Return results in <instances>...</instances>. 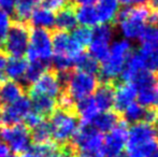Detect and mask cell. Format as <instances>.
I'll return each mask as SVG.
<instances>
[{
  "label": "cell",
  "instance_id": "49",
  "mask_svg": "<svg viewBox=\"0 0 158 157\" xmlns=\"http://www.w3.org/2000/svg\"><path fill=\"white\" fill-rule=\"evenodd\" d=\"M153 2V6H154V9H156L158 11V0H152Z\"/></svg>",
  "mask_w": 158,
  "mask_h": 157
},
{
  "label": "cell",
  "instance_id": "48",
  "mask_svg": "<svg viewBox=\"0 0 158 157\" xmlns=\"http://www.w3.org/2000/svg\"><path fill=\"white\" fill-rule=\"evenodd\" d=\"M70 1L79 6H93L98 0H70Z\"/></svg>",
  "mask_w": 158,
  "mask_h": 157
},
{
  "label": "cell",
  "instance_id": "53",
  "mask_svg": "<svg viewBox=\"0 0 158 157\" xmlns=\"http://www.w3.org/2000/svg\"><path fill=\"white\" fill-rule=\"evenodd\" d=\"M8 157H16V156H15V155H11V154H10V155H9Z\"/></svg>",
  "mask_w": 158,
  "mask_h": 157
},
{
  "label": "cell",
  "instance_id": "16",
  "mask_svg": "<svg viewBox=\"0 0 158 157\" xmlns=\"http://www.w3.org/2000/svg\"><path fill=\"white\" fill-rule=\"evenodd\" d=\"M138 88L135 84L124 82L115 86L114 89V105L115 110L118 112H123L124 110L135 102L137 99Z\"/></svg>",
  "mask_w": 158,
  "mask_h": 157
},
{
  "label": "cell",
  "instance_id": "32",
  "mask_svg": "<svg viewBox=\"0 0 158 157\" xmlns=\"http://www.w3.org/2000/svg\"><path fill=\"white\" fill-rule=\"evenodd\" d=\"M30 136H31V140L35 144L51 142V140H52V129H51V125L48 121H42L39 125L32 128Z\"/></svg>",
  "mask_w": 158,
  "mask_h": 157
},
{
  "label": "cell",
  "instance_id": "10",
  "mask_svg": "<svg viewBox=\"0 0 158 157\" xmlns=\"http://www.w3.org/2000/svg\"><path fill=\"white\" fill-rule=\"evenodd\" d=\"M128 124L125 121L118 122L114 128L103 139L104 157H121L123 156L128 138Z\"/></svg>",
  "mask_w": 158,
  "mask_h": 157
},
{
  "label": "cell",
  "instance_id": "18",
  "mask_svg": "<svg viewBox=\"0 0 158 157\" xmlns=\"http://www.w3.org/2000/svg\"><path fill=\"white\" fill-rule=\"evenodd\" d=\"M25 88L21 83L15 81H4L0 85V105H9L24 96Z\"/></svg>",
  "mask_w": 158,
  "mask_h": 157
},
{
  "label": "cell",
  "instance_id": "23",
  "mask_svg": "<svg viewBox=\"0 0 158 157\" xmlns=\"http://www.w3.org/2000/svg\"><path fill=\"white\" fill-rule=\"evenodd\" d=\"M28 63L24 58L10 57L6 59V68H4V76L11 81L21 83L24 78V74L27 69Z\"/></svg>",
  "mask_w": 158,
  "mask_h": 157
},
{
  "label": "cell",
  "instance_id": "27",
  "mask_svg": "<svg viewBox=\"0 0 158 157\" xmlns=\"http://www.w3.org/2000/svg\"><path fill=\"white\" fill-rule=\"evenodd\" d=\"M75 12L77 23L85 27H96L100 24L99 17H98L97 10L94 6H79Z\"/></svg>",
  "mask_w": 158,
  "mask_h": 157
},
{
  "label": "cell",
  "instance_id": "39",
  "mask_svg": "<svg viewBox=\"0 0 158 157\" xmlns=\"http://www.w3.org/2000/svg\"><path fill=\"white\" fill-rule=\"evenodd\" d=\"M43 121V116H41L40 114H38L37 112L35 111H30L29 113L26 115V118H24V123H25V126L27 128H35V126L39 125L41 122Z\"/></svg>",
  "mask_w": 158,
  "mask_h": 157
},
{
  "label": "cell",
  "instance_id": "25",
  "mask_svg": "<svg viewBox=\"0 0 158 157\" xmlns=\"http://www.w3.org/2000/svg\"><path fill=\"white\" fill-rule=\"evenodd\" d=\"M77 25L75 12L72 8H66L59 11L55 16V27L60 31H72Z\"/></svg>",
  "mask_w": 158,
  "mask_h": 157
},
{
  "label": "cell",
  "instance_id": "42",
  "mask_svg": "<svg viewBox=\"0 0 158 157\" xmlns=\"http://www.w3.org/2000/svg\"><path fill=\"white\" fill-rule=\"evenodd\" d=\"M17 2H19V0H0V9H2L10 14V13H13Z\"/></svg>",
  "mask_w": 158,
  "mask_h": 157
},
{
  "label": "cell",
  "instance_id": "55",
  "mask_svg": "<svg viewBox=\"0 0 158 157\" xmlns=\"http://www.w3.org/2000/svg\"><path fill=\"white\" fill-rule=\"evenodd\" d=\"M157 138H158V130H157Z\"/></svg>",
  "mask_w": 158,
  "mask_h": 157
},
{
  "label": "cell",
  "instance_id": "3",
  "mask_svg": "<svg viewBox=\"0 0 158 157\" xmlns=\"http://www.w3.org/2000/svg\"><path fill=\"white\" fill-rule=\"evenodd\" d=\"M132 46L128 40H116L110 46L106 58L101 63L99 76L103 83L114 84V81L121 76L126 61L131 54Z\"/></svg>",
  "mask_w": 158,
  "mask_h": 157
},
{
  "label": "cell",
  "instance_id": "33",
  "mask_svg": "<svg viewBox=\"0 0 158 157\" xmlns=\"http://www.w3.org/2000/svg\"><path fill=\"white\" fill-rule=\"evenodd\" d=\"M145 111L146 109L142 107L140 103L132 102L123 111V115L127 124H137L140 122H143Z\"/></svg>",
  "mask_w": 158,
  "mask_h": 157
},
{
  "label": "cell",
  "instance_id": "13",
  "mask_svg": "<svg viewBox=\"0 0 158 157\" xmlns=\"http://www.w3.org/2000/svg\"><path fill=\"white\" fill-rule=\"evenodd\" d=\"M30 111H31L30 98L23 96L15 102L6 105V108L2 110L1 122L4 124V126L19 125L24 121V118Z\"/></svg>",
  "mask_w": 158,
  "mask_h": 157
},
{
  "label": "cell",
  "instance_id": "6",
  "mask_svg": "<svg viewBox=\"0 0 158 157\" xmlns=\"http://www.w3.org/2000/svg\"><path fill=\"white\" fill-rule=\"evenodd\" d=\"M26 55L29 61H42L51 66L53 45L52 35L48 32V30L35 28L30 32L29 45Z\"/></svg>",
  "mask_w": 158,
  "mask_h": 157
},
{
  "label": "cell",
  "instance_id": "47",
  "mask_svg": "<svg viewBox=\"0 0 158 157\" xmlns=\"http://www.w3.org/2000/svg\"><path fill=\"white\" fill-rule=\"evenodd\" d=\"M9 155H10V149L3 141L0 140V157H8Z\"/></svg>",
  "mask_w": 158,
  "mask_h": 157
},
{
  "label": "cell",
  "instance_id": "2",
  "mask_svg": "<svg viewBox=\"0 0 158 157\" xmlns=\"http://www.w3.org/2000/svg\"><path fill=\"white\" fill-rule=\"evenodd\" d=\"M152 8L148 6H125L118 12L116 21L125 40H140L146 28Z\"/></svg>",
  "mask_w": 158,
  "mask_h": 157
},
{
  "label": "cell",
  "instance_id": "45",
  "mask_svg": "<svg viewBox=\"0 0 158 157\" xmlns=\"http://www.w3.org/2000/svg\"><path fill=\"white\" fill-rule=\"evenodd\" d=\"M150 67L155 72H158V51L150 57Z\"/></svg>",
  "mask_w": 158,
  "mask_h": 157
},
{
  "label": "cell",
  "instance_id": "1",
  "mask_svg": "<svg viewBox=\"0 0 158 157\" xmlns=\"http://www.w3.org/2000/svg\"><path fill=\"white\" fill-rule=\"evenodd\" d=\"M126 157H152L158 151L157 129L145 122L133 124L128 130Z\"/></svg>",
  "mask_w": 158,
  "mask_h": 157
},
{
  "label": "cell",
  "instance_id": "36",
  "mask_svg": "<svg viewBox=\"0 0 158 157\" xmlns=\"http://www.w3.org/2000/svg\"><path fill=\"white\" fill-rule=\"evenodd\" d=\"M51 67H53L56 72L71 70L74 67V60L70 57L63 56V55H53L51 59Z\"/></svg>",
  "mask_w": 158,
  "mask_h": 157
},
{
  "label": "cell",
  "instance_id": "54",
  "mask_svg": "<svg viewBox=\"0 0 158 157\" xmlns=\"http://www.w3.org/2000/svg\"><path fill=\"white\" fill-rule=\"evenodd\" d=\"M156 87H157V89H158V79H157V82H156Z\"/></svg>",
  "mask_w": 158,
  "mask_h": 157
},
{
  "label": "cell",
  "instance_id": "28",
  "mask_svg": "<svg viewBox=\"0 0 158 157\" xmlns=\"http://www.w3.org/2000/svg\"><path fill=\"white\" fill-rule=\"evenodd\" d=\"M118 115L115 112H102L97 115L92 123V126L99 132H109L118 123Z\"/></svg>",
  "mask_w": 158,
  "mask_h": 157
},
{
  "label": "cell",
  "instance_id": "35",
  "mask_svg": "<svg viewBox=\"0 0 158 157\" xmlns=\"http://www.w3.org/2000/svg\"><path fill=\"white\" fill-rule=\"evenodd\" d=\"M72 39L79 44L80 46L84 48V46L88 45L92 41L93 38V29L89 27H85V26H81V27H75L72 30L71 34Z\"/></svg>",
  "mask_w": 158,
  "mask_h": 157
},
{
  "label": "cell",
  "instance_id": "41",
  "mask_svg": "<svg viewBox=\"0 0 158 157\" xmlns=\"http://www.w3.org/2000/svg\"><path fill=\"white\" fill-rule=\"evenodd\" d=\"M143 122H145V123H148V124L155 125L158 122V110L157 109H146Z\"/></svg>",
  "mask_w": 158,
  "mask_h": 157
},
{
  "label": "cell",
  "instance_id": "43",
  "mask_svg": "<svg viewBox=\"0 0 158 157\" xmlns=\"http://www.w3.org/2000/svg\"><path fill=\"white\" fill-rule=\"evenodd\" d=\"M77 157H104L102 151H77Z\"/></svg>",
  "mask_w": 158,
  "mask_h": 157
},
{
  "label": "cell",
  "instance_id": "26",
  "mask_svg": "<svg viewBox=\"0 0 158 157\" xmlns=\"http://www.w3.org/2000/svg\"><path fill=\"white\" fill-rule=\"evenodd\" d=\"M138 103L148 109H157L158 108V89L154 85L144 86L138 88L137 95Z\"/></svg>",
  "mask_w": 158,
  "mask_h": 157
},
{
  "label": "cell",
  "instance_id": "29",
  "mask_svg": "<svg viewBox=\"0 0 158 157\" xmlns=\"http://www.w3.org/2000/svg\"><path fill=\"white\" fill-rule=\"evenodd\" d=\"M40 3V0H19L14 8V17L16 23L26 24L30 19L32 11Z\"/></svg>",
  "mask_w": 158,
  "mask_h": 157
},
{
  "label": "cell",
  "instance_id": "30",
  "mask_svg": "<svg viewBox=\"0 0 158 157\" xmlns=\"http://www.w3.org/2000/svg\"><path fill=\"white\" fill-rule=\"evenodd\" d=\"M51 66L48 64L42 63V61H30V64H28L27 66V69H26L21 84L23 86L32 85Z\"/></svg>",
  "mask_w": 158,
  "mask_h": 157
},
{
  "label": "cell",
  "instance_id": "21",
  "mask_svg": "<svg viewBox=\"0 0 158 157\" xmlns=\"http://www.w3.org/2000/svg\"><path fill=\"white\" fill-rule=\"evenodd\" d=\"M29 23L38 29H53L55 27V14L44 8H35L30 15Z\"/></svg>",
  "mask_w": 158,
  "mask_h": 157
},
{
  "label": "cell",
  "instance_id": "34",
  "mask_svg": "<svg viewBox=\"0 0 158 157\" xmlns=\"http://www.w3.org/2000/svg\"><path fill=\"white\" fill-rule=\"evenodd\" d=\"M59 147L53 142L42 143V144H35L30 147L28 152L32 157H51L58 151Z\"/></svg>",
  "mask_w": 158,
  "mask_h": 157
},
{
  "label": "cell",
  "instance_id": "37",
  "mask_svg": "<svg viewBox=\"0 0 158 157\" xmlns=\"http://www.w3.org/2000/svg\"><path fill=\"white\" fill-rule=\"evenodd\" d=\"M11 26H12V21L10 14L0 9V44L4 42Z\"/></svg>",
  "mask_w": 158,
  "mask_h": 157
},
{
  "label": "cell",
  "instance_id": "46",
  "mask_svg": "<svg viewBox=\"0 0 158 157\" xmlns=\"http://www.w3.org/2000/svg\"><path fill=\"white\" fill-rule=\"evenodd\" d=\"M6 64V57L3 53L0 52V81L4 78V68Z\"/></svg>",
  "mask_w": 158,
  "mask_h": 157
},
{
  "label": "cell",
  "instance_id": "8",
  "mask_svg": "<svg viewBox=\"0 0 158 157\" xmlns=\"http://www.w3.org/2000/svg\"><path fill=\"white\" fill-rule=\"evenodd\" d=\"M0 138L15 154H25L31 147L30 131L25 125L4 126L0 129Z\"/></svg>",
  "mask_w": 158,
  "mask_h": 157
},
{
  "label": "cell",
  "instance_id": "15",
  "mask_svg": "<svg viewBox=\"0 0 158 157\" xmlns=\"http://www.w3.org/2000/svg\"><path fill=\"white\" fill-rule=\"evenodd\" d=\"M148 69H151L150 57L143 54L141 51H138L129 55L124 70L121 74V78L123 79L124 82L132 83L140 74L143 73Z\"/></svg>",
  "mask_w": 158,
  "mask_h": 157
},
{
  "label": "cell",
  "instance_id": "51",
  "mask_svg": "<svg viewBox=\"0 0 158 157\" xmlns=\"http://www.w3.org/2000/svg\"><path fill=\"white\" fill-rule=\"evenodd\" d=\"M1 116H2V108L1 105H0V123H1Z\"/></svg>",
  "mask_w": 158,
  "mask_h": 157
},
{
  "label": "cell",
  "instance_id": "22",
  "mask_svg": "<svg viewBox=\"0 0 158 157\" xmlns=\"http://www.w3.org/2000/svg\"><path fill=\"white\" fill-rule=\"evenodd\" d=\"M74 112L79 114L81 124L86 125H92L93 121L100 113L92 97L77 101L74 105Z\"/></svg>",
  "mask_w": 158,
  "mask_h": 157
},
{
  "label": "cell",
  "instance_id": "7",
  "mask_svg": "<svg viewBox=\"0 0 158 157\" xmlns=\"http://www.w3.org/2000/svg\"><path fill=\"white\" fill-rule=\"evenodd\" d=\"M30 30L26 24L15 23L11 26L6 38L1 44L2 50L11 57L24 58L29 45Z\"/></svg>",
  "mask_w": 158,
  "mask_h": 157
},
{
  "label": "cell",
  "instance_id": "24",
  "mask_svg": "<svg viewBox=\"0 0 158 157\" xmlns=\"http://www.w3.org/2000/svg\"><path fill=\"white\" fill-rule=\"evenodd\" d=\"M141 43V51L146 56L151 57L154 53L158 51V27L157 26H150L145 28L143 35L140 38Z\"/></svg>",
  "mask_w": 158,
  "mask_h": 157
},
{
  "label": "cell",
  "instance_id": "14",
  "mask_svg": "<svg viewBox=\"0 0 158 157\" xmlns=\"http://www.w3.org/2000/svg\"><path fill=\"white\" fill-rule=\"evenodd\" d=\"M53 53L55 55H63V56L70 57L74 60L81 53H83V48L80 46L71 35L66 31H55L52 36Z\"/></svg>",
  "mask_w": 158,
  "mask_h": 157
},
{
  "label": "cell",
  "instance_id": "11",
  "mask_svg": "<svg viewBox=\"0 0 158 157\" xmlns=\"http://www.w3.org/2000/svg\"><path fill=\"white\" fill-rule=\"evenodd\" d=\"M113 28L110 25H98L93 29V38L89 46V55L97 61H102L106 58L113 39Z\"/></svg>",
  "mask_w": 158,
  "mask_h": 157
},
{
  "label": "cell",
  "instance_id": "31",
  "mask_svg": "<svg viewBox=\"0 0 158 157\" xmlns=\"http://www.w3.org/2000/svg\"><path fill=\"white\" fill-rule=\"evenodd\" d=\"M74 66L77 68L79 71L86 72V73L93 74V76H96L100 69L99 61H97L93 56L84 52L81 53L74 59Z\"/></svg>",
  "mask_w": 158,
  "mask_h": 157
},
{
  "label": "cell",
  "instance_id": "5",
  "mask_svg": "<svg viewBox=\"0 0 158 157\" xmlns=\"http://www.w3.org/2000/svg\"><path fill=\"white\" fill-rule=\"evenodd\" d=\"M98 87V80L96 76L83 71H72L64 86V93L77 103L90 97Z\"/></svg>",
  "mask_w": 158,
  "mask_h": 157
},
{
  "label": "cell",
  "instance_id": "40",
  "mask_svg": "<svg viewBox=\"0 0 158 157\" xmlns=\"http://www.w3.org/2000/svg\"><path fill=\"white\" fill-rule=\"evenodd\" d=\"M73 155H74V149L69 143L64 147H59L58 151L55 154H53L51 157H73Z\"/></svg>",
  "mask_w": 158,
  "mask_h": 157
},
{
  "label": "cell",
  "instance_id": "50",
  "mask_svg": "<svg viewBox=\"0 0 158 157\" xmlns=\"http://www.w3.org/2000/svg\"><path fill=\"white\" fill-rule=\"evenodd\" d=\"M21 157H32V156H31V155H30V153H29V152H27V153L23 154V155H22Z\"/></svg>",
  "mask_w": 158,
  "mask_h": 157
},
{
  "label": "cell",
  "instance_id": "38",
  "mask_svg": "<svg viewBox=\"0 0 158 157\" xmlns=\"http://www.w3.org/2000/svg\"><path fill=\"white\" fill-rule=\"evenodd\" d=\"M42 8L51 11V12H59L64 9L68 8L70 0H40Z\"/></svg>",
  "mask_w": 158,
  "mask_h": 157
},
{
  "label": "cell",
  "instance_id": "12",
  "mask_svg": "<svg viewBox=\"0 0 158 157\" xmlns=\"http://www.w3.org/2000/svg\"><path fill=\"white\" fill-rule=\"evenodd\" d=\"M63 92L64 88L54 71H45L29 89V94L45 95L54 99L59 98Z\"/></svg>",
  "mask_w": 158,
  "mask_h": 157
},
{
  "label": "cell",
  "instance_id": "4",
  "mask_svg": "<svg viewBox=\"0 0 158 157\" xmlns=\"http://www.w3.org/2000/svg\"><path fill=\"white\" fill-rule=\"evenodd\" d=\"M48 121L52 129V140L58 147L69 144L79 128V118L74 111L57 108Z\"/></svg>",
  "mask_w": 158,
  "mask_h": 157
},
{
  "label": "cell",
  "instance_id": "17",
  "mask_svg": "<svg viewBox=\"0 0 158 157\" xmlns=\"http://www.w3.org/2000/svg\"><path fill=\"white\" fill-rule=\"evenodd\" d=\"M92 98L100 113L111 111L114 105V84L103 83L98 86Z\"/></svg>",
  "mask_w": 158,
  "mask_h": 157
},
{
  "label": "cell",
  "instance_id": "52",
  "mask_svg": "<svg viewBox=\"0 0 158 157\" xmlns=\"http://www.w3.org/2000/svg\"><path fill=\"white\" fill-rule=\"evenodd\" d=\"M152 157H158V151H157V152H156V153H155V154H154V155H153Z\"/></svg>",
  "mask_w": 158,
  "mask_h": 157
},
{
  "label": "cell",
  "instance_id": "9",
  "mask_svg": "<svg viewBox=\"0 0 158 157\" xmlns=\"http://www.w3.org/2000/svg\"><path fill=\"white\" fill-rule=\"evenodd\" d=\"M103 139V134L96 130L92 125L81 124L70 144L74 149V153L77 151H102Z\"/></svg>",
  "mask_w": 158,
  "mask_h": 157
},
{
  "label": "cell",
  "instance_id": "19",
  "mask_svg": "<svg viewBox=\"0 0 158 157\" xmlns=\"http://www.w3.org/2000/svg\"><path fill=\"white\" fill-rule=\"evenodd\" d=\"M99 17L100 25H109L116 19L119 12L118 0H98L95 6Z\"/></svg>",
  "mask_w": 158,
  "mask_h": 157
},
{
  "label": "cell",
  "instance_id": "20",
  "mask_svg": "<svg viewBox=\"0 0 158 157\" xmlns=\"http://www.w3.org/2000/svg\"><path fill=\"white\" fill-rule=\"evenodd\" d=\"M31 101V109L41 116H50L57 109L56 99L45 95L29 94Z\"/></svg>",
  "mask_w": 158,
  "mask_h": 157
},
{
  "label": "cell",
  "instance_id": "44",
  "mask_svg": "<svg viewBox=\"0 0 158 157\" xmlns=\"http://www.w3.org/2000/svg\"><path fill=\"white\" fill-rule=\"evenodd\" d=\"M150 0H118L119 3L126 6H144Z\"/></svg>",
  "mask_w": 158,
  "mask_h": 157
}]
</instances>
